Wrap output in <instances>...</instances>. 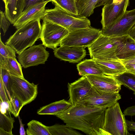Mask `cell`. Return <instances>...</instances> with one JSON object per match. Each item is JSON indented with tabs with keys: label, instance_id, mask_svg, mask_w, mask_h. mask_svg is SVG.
Returning <instances> with one entry per match:
<instances>
[{
	"label": "cell",
	"instance_id": "cell-1",
	"mask_svg": "<svg viewBox=\"0 0 135 135\" xmlns=\"http://www.w3.org/2000/svg\"><path fill=\"white\" fill-rule=\"evenodd\" d=\"M107 108L72 105L66 111L55 116L67 126L86 134L108 135L103 128Z\"/></svg>",
	"mask_w": 135,
	"mask_h": 135
},
{
	"label": "cell",
	"instance_id": "cell-2",
	"mask_svg": "<svg viewBox=\"0 0 135 135\" xmlns=\"http://www.w3.org/2000/svg\"><path fill=\"white\" fill-rule=\"evenodd\" d=\"M40 19L32 21L17 29L5 42L19 55L27 48L33 46L40 38L41 30Z\"/></svg>",
	"mask_w": 135,
	"mask_h": 135
},
{
	"label": "cell",
	"instance_id": "cell-3",
	"mask_svg": "<svg viewBox=\"0 0 135 135\" xmlns=\"http://www.w3.org/2000/svg\"><path fill=\"white\" fill-rule=\"evenodd\" d=\"M41 19L62 26L69 32L91 27L90 21L87 17L69 13L56 5L53 8L45 9Z\"/></svg>",
	"mask_w": 135,
	"mask_h": 135
},
{
	"label": "cell",
	"instance_id": "cell-4",
	"mask_svg": "<svg viewBox=\"0 0 135 135\" xmlns=\"http://www.w3.org/2000/svg\"><path fill=\"white\" fill-rule=\"evenodd\" d=\"M127 36H109L102 34L88 47L91 58L95 60H119L116 52Z\"/></svg>",
	"mask_w": 135,
	"mask_h": 135
},
{
	"label": "cell",
	"instance_id": "cell-5",
	"mask_svg": "<svg viewBox=\"0 0 135 135\" xmlns=\"http://www.w3.org/2000/svg\"><path fill=\"white\" fill-rule=\"evenodd\" d=\"M125 116L118 102L106 109L103 128L108 135L131 134L128 130Z\"/></svg>",
	"mask_w": 135,
	"mask_h": 135
},
{
	"label": "cell",
	"instance_id": "cell-6",
	"mask_svg": "<svg viewBox=\"0 0 135 135\" xmlns=\"http://www.w3.org/2000/svg\"><path fill=\"white\" fill-rule=\"evenodd\" d=\"M102 34L101 30L91 27L76 29L69 32L60 46L89 47Z\"/></svg>",
	"mask_w": 135,
	"mask_h": 135
},
{
	"label": "cell",
	"instance_id": "cell-7",
	"mask_svg": "<svg viewBox=\"0 0 135 135\" xmlns=\"http://www.w3.org/2000/svg\"><path fill=\"white\" fill-rule=\"evenodd\" d=\"M121 98V95L119 93L103 91L92 85L88 94L75 105L107 108L114 105Z\"/></svg>",
	"mask_w": 135,
	"mask_h": 135
},
{
	"label": "cell",
	"instance_id": "cell-8",
	"mask_svg": "<svg viewBox=\"0 0 135 135\" xmlns=\"http://www.w3.org/2000/svg\"><path fill=\"white\" fill-rule=\"evenodd\" d=\"M69 32L66 28L56 24L43 21L40 38L43 45L54 50Z\"/></svg>",
	"mask_w": 135,
	"mask_h": 135
},
{
	"label": "cell",
	"instance_id": "cell-9",
	"mask_svg": "<svg viewBox=\"0 0 135 135\" xmlns=\"http://www.w3.org/2000/svg\"><path fill=\"white\" fill-rule=\"evenodd\" d=\"M11 85L12 95L17 96L24 106L32 102L37 96V85L30 83L24 78L11 75Z\"/></svg>",
	"mask_w": 135,
	"mask_h": 135
},
{
	"label": "cell",
	"instance_id": "cell-10",
	"mask_svg": "<svg viewBox=\"0 0 135 135\" xmlns=\"http://www.w3.org/2000/svg\"><path fill=\"white\" fill-rule=\"evenodd\" d=\"M129 0H113L104 5L102 10L101 23L102 28H107L119 20L124 14Z\"/></svg>",
	"mask_w": 135,
	"mask_h": 135
},
{
	"label": "cell",
	"instance_id": "cell-11",
	"mask_svg": "<svg viewBox=\"0 0 135 135\" xmlns=\"http://www.w3.org/2000/svg\"><path fill=\"white\" fill-rule=\"evenodd\" d=\"M46 47L42 44L30 47L18 55L19 62L25 68L45 64L49 56Z\"/></svg>",
	"mask_w": 135,
	"mask_h": 135
},
{
	"label": "cell",
	"instance_id": "cell-12",
	"mask_svg": "<svg viewBox=\"0 0 135 135\" xmlns=\"http://www.w3.org/2000/svg\"><path fill=\"white\" fill-rule=\"evenodd\" d=\"M135 24V9L127 11L117 21L108 27L101 29L102 34L109 36H121L128 35Z\"/></svg>",
	"mask_w": 135,
	"mask_h": 135
},
{
	"label": "cell",
	"instance_id": "cell-13",
	"mask_svg": "<svg viewBox=\"0 0 135 135\" xmlns=\"http://www.w3.org/2000/svg\"><path fill=\"white\" fill-rule=\"evenodd\" d=\"M91 85L102 91L119 93L122 85L114 76L102 75H88L85 76Z\"/></svg>",
	"mask_w": 135,
	"mask_h": 135
},
{
	"label": "cell",
	"instance_id": "cell-14",
	"mask_svg": "<svg viewBox=\"0 0 135 135\" xmlns=\"http://www.w3.org/2000/svg\"><path fill=\"white\" fill-rule=\"evenodd\" d=\"M92 87L85 76H83L73 82L68 83L69 101L72 105H75L89 93Z\"/></svg>",
	"mask_w": 135,
	"mask_h": 135
},
{
	"label": "cell",
	"instance_id": "cell-15",
	"mask_svg": "<svg viewBox=\"0 0 135 135\" xmlns=\"http://www.w3.org/2000/svg\"><path fill=\"white\" fill-rule=\"evenodd\" d=\"M53 52L56 57L73 63L79 62L86 55L85 48L75 46H61L54 49Z\"/></svg>",
	"mask_w": 135,
	"mask_h": 135
},
{
	"label": "cell",
	"instance_id": "cell-16",
	"mask_svg": "<svg viewBox=\"0 0 135 135\" xmlns=\"http://www.w3.org/2000/svg\"><path fill=\"white\" fill-rule=\"evenodd\" d=\"M49 2L46 1L40 2L28 8L22 12L13 26L17 29L32 21L41 19L46 9L45 6Z\"/></svg>",
	"mask_w": 135,
	"mask_h": 135
},
{
	"label": "cell",
	"instance_id": "cell-17",
	"mask_svg": "<svg viewBox=\"0 0 135 135\" xmlns=\"http://www.w3.org/2000/svg\"><path fill=\"white\" fill-rule=\"evenodd\" d=\"M95 60L104 74L115 76L126 71L125 66L119 60Z\"/></svg>",
	"mask_w": 135,
	"mask_h": 135
},
{
	"label": "cell",
	"instance_id": "cell-18",
	"mask_svg": "<svg viewBox=\"0 0 135 135\" xmlns=\"http://www.w3.org/2000/svg\"><path fill=\"white\" fill-rule=\"evenodd\" d=\"M25 0H8L4 14L11 24H13L23 11Z\"/></svg>",
	"mask_w": 135,
	"mask_h": 135
},
{
	"label": "cell",
	"instance_id": "cell-19",
	"mask_svg": "<svg viewBox=\"0 0 135 135\" xmlns=\"http://www.w3.org/2000/svg\"><path fill=\"white\" fill-rule=\"evenodd\" d=\"M72 105L71 104L69 101L63 99L41 107L38 110L37 113L39 115H55L66 111Z\"/></svg>",
	"mask_w": 135,
	"mask_h": 135
},
{
	"label": "cell",
	"instance_id": "cell-20",
	"mask_svg": "<svg viewBox=\"0 0 135 135\" xmlns=\"http://www.w3.org/2000/svg\"><path fill=\"white\" fill-rule=\"evenodd\" d=\"M76 66L80 76H85L88 75L104 74L95 60L93 58L86 59L80 62Z\"/></svg>",
	"mask_w": 135,
	"mask_h": 135
},
{
	"label": "cell",
	"instance_id": "cell-21",
	"mask_svg": "<svg viewBox=\"0 0 135 135\" xmlns=\"http://www.w3.org/2000/svg\"><path fill=\"white\" fill-rule=\"evenodd\" d=\"M116 56L119 60L128 59L135 56V41L128 35L117 49Z\"/></svg>",
	"mask_w": 135,
	"mask_h": 135
},
{
	"label": "cell",
	"instance_id": "cell-22",
	"mask_svg": "<svg viewBox=\"0 0 135 135\" xmlns=\"http://www.w3.org/2000/svg\"><path fill=\"white\" fill-rule=\"evenodd\" d=\"M21 65L16 58L0 56V68L7 70L11 75L24 78Z\"/></svg>",
	"mask_w": 135,
	"mask_h": 135
},
{
	"label": "cell",
	"instance_id": "cell-23",
	"mask_svg": "<svg viewBox=\"0 0 135 135\" xmlns=\"http://www.w3.org/2000/svg\"><path fill=\"white\" fill-rule=\"evenodd\" d=\"M78 15L87 17L92 15L99 0H75Z\"/></svg>",
	"mask_w": 135,
	"mask_h": 135
},
{
	"label": "cell",
	"instance_id": "cell-24",
	"mask_svg": "<svg viewBox=\"0 0 135 135\" xmlns=\"http://www.w3.org/2000/svg\"><path fill=\"white\" fill-rule=\"evenodd\" d=\"M26 133L28 135H51L47 126L41 122L32 120L27 124Z\"/></svg>",
	"mask_w": 135,
	"mask_h": 135
},
{
	"label": "cell",
	"instance_id": "cell-25",
	"mask_svg": "<svg viewBox=\"0 0 135 135\" xmlns=\"http://www.w3.org/2000/svg\"><path fill=\"white\" fill-rule=\"evenodd\" d=\"M51 135H80L82 134L66 125L55 124L47 126Z\"/></svg>",
	"mask_w": 135,
	"mask_h": 135
},
{
	"label": "cell",
	"instance_id": "cell-26",
	"mask_svg": "<svg viewBox=\"0 0 135 135\" xmlns=\"http://www.w3.org/2000/svg\"><path fill=\"white\" fill-rule=\"evenodd\" d=\"M121 84L132 90L135 95V74L125 72L115 76Z\"/></svg>",
	"mask_w": 135,
	"mask_h": 135
},
{
	"label": "cell",
	"instance_id": "cell-27",
	"mask_svg": "<svg viewBox=\"0 0 135 135\" xmlns=\"http://www.w3.org/2000/svg\"><path fill=\"white\" fill-rule=\"evenodd\" d=\"M55 5L69 13L78 15L75 0H52Z\"/></svg>",
	"mask_w": 135,
	"mask_h": 135
},
{
	"label": "cell",
	"instance_id": "cell-28",
	"mask_svg": "<svg viewBox=\"0 0 135 135\" xmlns=\"http://www.w3.org/2000/svg\"><path fill=\"white\" fill-rule=\"evenodd\" d=\"M13 118L12 117L10 113L9 115L6 113H4L0 111V128L6 131L12 132L13 128V123L15 122Z\"/></svg>",
	"mask_w": 135,
	"mask_h": 135
},
{
	"label": "cell",
	"instance_id": "cell-29",
	"mask_svg": "<svg viewBox=\"0 0 135 135\" xmlns=\"http://www.w3.org/2000/svg\"><path fill=\"white\" fill-rule=\"evenodd\" d=\"M8 106V110L16 117H18L24 105L22 101L17 96L12 94Z\"/></svg>",
	"mask_w": 135,
	"mask_h": 135
},
{
	"label": "cell",
	"instance_id": "cell-30",
	"mask_svg": "<svg viewBox=\"0 0 135 135\" xmlns=\"http://www.w3.org/2000/svg\"><path fill=\"white\" fill-rule=\"evenodd\" d=\"M1 76L8 99L11 100L12 93L11 90V75L7 70L0 68Z\"/></svg>",
	"mask_w": 135,
	"mask_h": 135
},
{
	"label": "cell",
	"instance_id": "cell-31",
	"mask_svg": "<svg viewBox=\"0 0 135 135\" xmlns=\"http://www.w3.org/2000/svg\"><path fill=\"white\" fill-rule=\"evenodd\" d=\"M16 51L10 46L5 45L0 38V56L5 57L16 58Z\"/></svg>",
	"mask_w": 135,
	"mask_h": 135
},
{
	"label": "cell",
	"instance_id": "cell-32",
	"mask_svg": "<svg viewBox=\"0 0 135 135\" xmlns=\"http://www.w3.org/2000/svg\"><path fill=\"white\" fill-rule=\"evenodd\" d=\"M10 23L4 13L2 11H1L0 12V27L3 30L4 35H5L6 32L10 26Z\"/></svg>",
	"mask_w": 135,
	"mask_h": 135
},
{
	"label": "cell",
	"instance_id": "cell-33",
	"mask_svg": "<svg viewBox=\"0 0 135 135\" xmlns=\"http://www.w3.org/2000/svg\"><path fill=\"white\" fill-rule=\"evenodd\" d=\"M0 101L2 103H7L8 105L10 101L8 97L7 93L4 87L2 78L0 76Z\"/></svg>",
	"mask_w": 135,
	"mask_h": 135
},
{
	"label": "cell",
	"instance_id": "cell-34",
	"mask_svg": "<svg viewBox=\"0 0 135 135\" xmlns=\"http://www.w3.org/2000/svg\"><path fill=\"white\" fill-rule=\"evenodd\" d=\"M46 1H48L49 2H51L52 0H25L23 11L25 10L31 6L35 4Z\"/></svg>",
	"mask_w": 135,
	"mask_h": 135
},
{
	"label": "cell",
	"instance_id": "cell-35",
	"mask_svg": "<svg viewBox=\"0 0 135 135\" xmlns=\"http://www.w3.org/2000/svg\"><path fill=\"white\" fill-rule=\"evenodd\" d=\"M123 113L125 116L135 115V105L127 108L124 110Z\"/></svg>",
	"mask_w": 135,
	"mask_h": 135
},
{
	"label": "cell",
	"instance_id": "cell-36",
	"mask_svg": "<svg viewBox=\"0 0 135 135\" xmlns=\"http://www.w3.org/2000/svg\"><path fill=\"white\" fill-rule=\"evenodd\" d=\"M126 122L128 130L135 132V122L126 120Z\"/></svg>",
	"mask_w": 135,
	"mask_h": 135
},
{
	"label": "cell",
	"instance_id": "cell-37",
	"mask_svg": "<svg viewBox=\"0 0 135 135\" xmlns=\"http://www.w3.org/2000/svg\"><path fill=\"white\" fill-rule=\"evenodd\" d=\"M124 66L126 69V72L135 74V63Z\"/></svg>",
	"mask_w": 135,
	"mask_h": 135
},
{
	"label": "cell",
	"instance_id": "cell-38",
	"mask_svg": "<svg viewBox=\"0 0 135 135\" xmlns=\"http://www.w3.org/2000/svg\"><path fill=\"white\" fill-rule=\"evenodd\" d=\"M124 65L135 63V56L126 60H119Z\"/></svg>",
	"mask_w": 135,
	"mask_h": 135
},
{
	"label": "cell",
	"instance_id": "cell-39",
	"mask_svg": "<svg viewBox=\"0 0 135 135\" xmlns=\"http://www.w3.org/2000/svg\"><path fill=\"white\" fill-rule=\"evenodd\" d=\"M18 119L19 121L20 124V135H25L26 132L24 128V124H23L22 123V120L20 118L19 116L18 115Z\"/></svg>",
	"mask_w": 135,
	"mask_h": 135
},
{
	"label": "cell",
	"instance_id": "cell-40",
	"mask_svg": "<svg viewBox=\"0 0 135 135\" xmlns=\"http://www.w3.org/2000/svg\"><path fill=\"white\" fill-rule=\"evenodd\" d=\"M113 0H99L97 4H96L95 8L97 7L104 5L107 4L111 3Z\"/></svg>",
	"mask_w": 135,
	"mask_h": 135
},
{
	"label": "cell",
	"instance_id": "cell-41",
	"mask_svg": "<svg viewBox=\"0 0 135 135\" xmlns=\"http://www.w3.org/2000/svg\"><path fill=\"white\" fill-rule=\"evenodd\" d=\"M128 35L135 41V24L131 29Z\"/></svg>",
	"mask_w": 135,
	"mask_h": 135
},
{
	"label": "cell",
	"instance_id": "cell-42",
	"mask_svg": "<svg viewBox=\"0 0 135 135\" xmlns=\"http://www.w3.org/2000/svg\"><path fill=\"white\" fill-rule=\"evenodd\" d=\"M0 135H12V132L6 131L1 128H0Z\"/></svg>",
	"mask_w": 135,
	"mask_h": 135
},
{
	"label": "cell",
	"instance_id": "cell-43",
	"mask_svg": "<svg viewBox=\"0 0 135 135\" xmlns=\"http://www.w3.org/2000/svg\"><path fill=\"white\" fill-rule=\"evenodd\" d=\"M3 1L4 3L5 6L7 4L8 0H3Z\"/></svg>",
	"mask_w": 135,
	"mask_h": 135
}]
</instances>
